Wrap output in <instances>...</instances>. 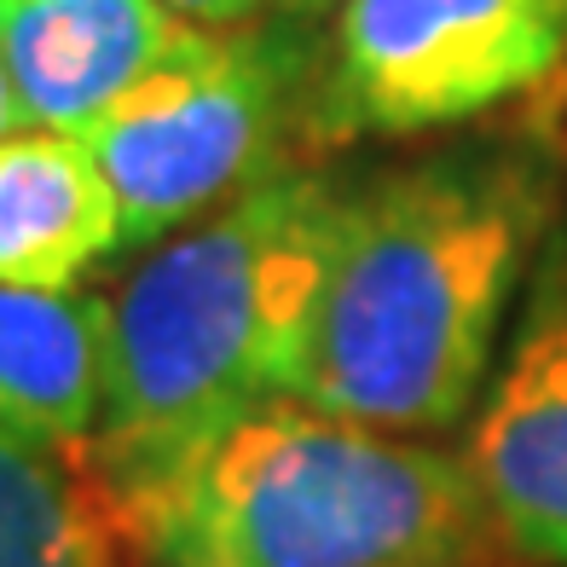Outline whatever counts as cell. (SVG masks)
Returning a JSON list of instances; mask_svg holds the SVG:
<instances>
[{"label":"cell","mask_w":567,"mask_h":567,"mask_svg":"<svg viewBox=\"0 0 567 567\" xmlns=\"http://www.w3.org/2000/svg\"><path fill=\"white\" fill-rule=\"evenodd\" d=\"M556 179L561 157L538 134L463 140L348 179L296 400L417 441L470 423L550 231Z\"/></svg>","instance_id":"1"},{"label":"cell","mask_w":567,"mask_h":567,"mask_svg":"<svg viewBox=\"0 0 567 567\" xmlns=\"http://www.w3.org/2000/svg\"><path fill=\"white\" fill-rule=\"evenodd\" d=\"M342 186L330 168L290 163L122 278L105 301V417L87 446L111 498L249 411L296 400Z\"/></svg>","instance_id":"2"},{"label":"cell","mask_w":567,"mask_h":567,"mask_svg":"<svg viewBox=\"0 0 567 567\" xmlns=\"http://www.w3.org/2000/svg\"><path fill=\"white\" fill-rule=\"evenodd\" d=\"M145 567H538L463 452L272 400L111 498Z\"/></svg>","instance_id":"3"},{"label":"cell","mask_w":567,"mask_h":567,"mask_svg":"<svg viewBox=\"0 0 567 567\" xmlns=\"http://www.w3.org/2000/svg\"><path fill=\"white\" fill-rule=\"evenodd\" d=\"M319 41L307 23L192 30L82 145L111 179L122 249L174 238L313 145Z\"/></svg>","instance_id":"4"},{"label":"cell","mask_w":567,"mask_h":567,"mask_svg":"<svg viewBox=\"0 0 567 567\" xmlns=\"http://www.w3.org/2000/svg\"><path fill=\"white\" fill-rule=\"evenodd\" d=\"M567 64V0H342L319 59L313 145L475 122Z\"/></svg>","instance_id":"5"},{"label":"cell","mask_w":567,"mask_h":567,"mask_svg":"<svg viewBox=\"0 0 567 567\" xmlns=\"http://www.w3.org/2000/svg\"><path fill=\"white\" fill-rule=\"evenodd\" d=\"M463 463L538 567H567V249L538 272L504 365L470 417Z\"/></svg>","instance_id":"6"},{"label":"cell","mask_w":567,"mask_h":567,"mask_svg":"<svg viewBox=\"0 0 567 567\" xmlns=\"http://www.w3.org/2000/svg\"><path fill=\"white\" fill-rule=\"evenodd\" d=\"M186 35L192 23L163 0H0V64L18 127L87 134Z\"/></svg>","instance_id":"7"},{"label":"cell","mask_w":567,"mask_h":567,"mask_svg":"<svg viewBox=\"0 0 567 567\" xmlns=\"http://www.w3.org/2000/svg\"><path fill=\"white\" fill-rule=\"evenodd\" d=\"M105 255H122V220L82 134L12 127L0 140V284L75 290Z\"/></svg>","instance_id":"8"},{"label":"cell","mask_w":567,"mask_h":567,"mask_svg":"<svg viewBox=\"0 0 567 567\" xmlns=\"http://www.w3.org/2000/svg\"><path fill=\"white\" fill-rule=\"evenodd\" d=\"M111 307L75 290L0 284V429L87 452L105 417Z\"/></svg>","instance_id":"9"},{"label":"cell","mask_w":567,"mask_h":567,"mask_svg":"<svg viewBox=\"0 0 567 567\" xmlns=\"http://www.w3.org/2000/svg\"><path fill=\"white\" fill-rule=\"evenodd\" d=\"M122 515L87 452L0 429V567H122Z\"/></svg>","instance_id":"10"},{"label":"cell","mask_w":567,"mask_h":567,"mask_svg":"<svg viewBox=\"0 0 567 567\" xmlns=\"http://www.w3.org/2000/svg\"><path fill=\"white\" fill-rule=\"evenodd\" d=\"M192 30H249V23H307L330 0H163Z\"/></svg>","instance_id":"11"},{"label":"cell","mask_w":567,"mask_h":567,"mask_svg":"<svg viewBox=\"0 0 567 567\" xmlns=\"http://www.w3.org/2000/svg\"><path fill=\"white\" fill-rule=\"evenodd\" d=\"M18 127V99H12V82H7V64H0V140Z\"/></svg>","instance_id":"12"}]
</instances>
